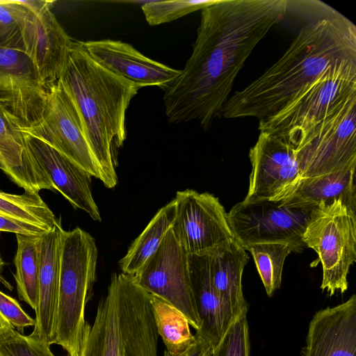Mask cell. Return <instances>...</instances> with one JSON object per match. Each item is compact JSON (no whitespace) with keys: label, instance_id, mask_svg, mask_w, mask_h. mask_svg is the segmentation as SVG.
Wrapping results in <instances>:
<instances>
[{"label":"cell","instance_id":"cell-26","mask_svg":"<svg viewBox=\"0 0 356 356\" xmlns=\"http://www.w3.org/2000/svg\"><path fill=\"white\" fill-rule=\"evenodd\" d=\"M0 215L30 222L50 230L57 219L39 193L10 194L0 191Z\"/></svg>","mask_w":356,"mask_h":356},{"label":"cell","instance_id":"cell-25","mask_svg":"<svg viewBox=\"0 0 356 356\" xmlns=\"http://www.w3.org/2000/svg\"><path fill=\"white\" fill-rule=\"evenodd\" d=\"M149 296L156 330L165 345V350L170 354L184 350L195 339L188 319L165 300L152 294Z\"/></svg>","mask_w":356,"mask_h":356},{"label":"cell","instance_id":"cell-9","mask_svg":"<svg viewBox=\"0 0 356 356\" xmlns=\"http://www.w3.org/2000/svg\"><path fill=\"white\" fill-rule=\"evenodd\" d=\"M313 209L290 207L282 200H243L230 209L227 219L243 247L280 242L292 245L300 252L305 247L302 235Z\"/></svg>","mask_w":356,"mask_h":356},{"label":"cell","instance_id":"cell-35","mask_svg":"<svg viewBox=\"0 0 356 356\" xmlns=\"http://www.w3.org/2000/svg\"><path fill=\"white\" fill-rule=\"evenodd\" d=\"M15 329L13 325L0 314V334Z\"/></svg>","mask_w":356,"mask_h":356},{"label":"cell","instance_id":"cell-12","mask_svg":"<svg viewBox=\"0 0 356 356\" xmlns=\"http://www.w3.org/2000/svg\"><path fill=\"white\" fill-rule=\"evenodd\" d=\"M47 89L42 120L35 127L22 131L46 142L102 181V170L74 103L59 81Z\"/></svg>","mask_w":356,"mask_h":356},{"label":"cell","instance_id":"cell-23","mask_svg":"<svg viewBox=\"0 0 356 356\" xmlns=\"http://www.w3.org/2000/svg\"><path fill=\"white\" fill-rule=\"evenodd\" d=\"M176 214L173 199L161 207L141 234L133 241L119 261L122 273L133 275L156 250L165 233L172 227Z\"/></svg>","mask_w":356,"mask_h":356},{"label":"cell","instance_id":"cell-19","mask_svg":"<svg viewBox=\"0 0 356 356\" xmlns=\"http://www.w3.org/2000/svg\"><path fill=\"white\" fill-rule=\"evenodd\" d=\"M63 232L57 220L40 237L38 300L35 325L29 335L50 346L56 329Z\"/></svg>","mask_w":356,"mask_h":356},{"label":"cell","instance_id":"cell-29","mask_svg":"<svg viewBox=\"0 0 356 356\" xmlns=\"http://www.w3.org/2000/svg\"><path fill=\"white\" fill-rule=\"evenodd\" d=\"M50 346L15 329L0 334V356H55Z\"/></svg>","mask_w":356,"mask_h":356},{"label":"cell","instance_id":"cell-13","mask_svg":"<svg viewBox=\"0 0 356 356\" xmlns=\"http://www.w3.org/2000/svg\"><path fill=\"white\" fill-rule=\"evenodd\" d=\"M172 229L188 254H208L235 239L218 198L192 189L177 191Z\"/></svg>","mask_w":356,"mask_h":356},{"label":"cell","instance_id":"cell-31","mask_svg":"<svg viewBox=\"0 0 356 356\" xmlns=\"http://www.w3.org/2000/svg\"><path fill=\"white\" fill-rule=\"evenodd\" d=\"M27 10L22 1H0V46L20 33Z\"/></svg>","mask_w":356,"mask_h":356},{"label":"cell","instance_id":"cell-32","mask_svg":"<svg viewBox=\"0 0 356 356\" xmlns=\"http://www.w3.org/2000/svg\"><path fill=\"white\" fill-rule=\"evenodd\" d=\"M0 314L22 334L26 327L35 325V318L26 314L15 298L1 291Z\"/></svg>","mask_w":356,"mask_h":356},{"label":"cell","instance_id":"cell-28","mask_svg":"<svg viewBox=\"0 0 356 356\" xmlns=\"http://www.w3.org/2000/svg\"><path fill=\"white\" fill-rule=\"evenodd\" d=\"M218 0H175L140 1L147 22L156 26L172 22L195 11L202 10Z\"/></svg>","mask_w":356,"mask_h":356},{"label":"cell","instance_id":"cell-34","mask_svg":"<svg viewBox=\"0 0 356 356\" xmlns=\"http://www.w3.org/2000/svg\"><path fill=\"white\" fill-rule=\"evenodd\" d=\"M193 341L183 351L170 354L166 350L163 356H211L214 347L207 339L195 333Z\"/></svg>","mask_w":356,"mask_h":356},{"label":"cell","instance_id":"cell-7","mask_svg":"<svg viewBox=\"0 0 356 356\" xmlns=\"http://www.w3.org/2000/svg\"><path fill=\"white\" fill-rule=\"evenodd\" d=\"M302 241L321 263L322 291L330 296L337 291L343 293L356 261V212L340 199L319 204L311 213Z\"/></svg>","mask_w":356,"mask_h":356},{"label":"cell","instance_id":"cell-17","mask_svg":"<svg viewBox=\"0 0 356 356\" xmlns=\"http://www.w3.org/2000/svg\"><path fill=\"white\" fill-rule=\"evenodd\" d=\"M301 356H356V296L312 318Z\"/></svg>","mask_w":356,"mask_h":356},{"label":"cell","instance_id":"cell-24","mask_svg":"<svg viewBox=\"0 0 356 356\" xmlns=\"http://www.w3.org/2000/svg\"><path fill=\"white\" fill-rule=\"evenodd\" d=\"M41 235L17 234V251L13 259L19 298L34 310L38 300Z\"/></svg>","mask_w":356,"mask_h":356},{"label":"cell","instance_id":"cell-33","mask_svg":"<svg viewBox=\"0 0 356 356\" xmlns=\"http://www.w3.org/2000/svg\"><path fill=\"white\" fill-rule=\"evenodd\" d=\"M0 232L40 235L47 231L36 225L0 215Z\"/></svg>","mask_w":356,"mask_h":356},{"label":"cell","instance_id":"cell-20","mask_svg":"<svg viewBox=\"0 0 356 356\" xmlns=\"http://www.w3.org/2000/svg\"><path fill=\"white\" fill-rule=\"evenodd\" d=\"M188 259L194 300L202 322L195 333L209 339L215 348L236 318L213 286L209 254H188Z\"/></svg>","mask_w":356,"mask_h":356},{"label":"cell","instance_id":"cell-8","mask_svg":"<svg viewBox=\"0 0 356 356\" xmlns=\"http://www.w3.org/2000/svg\"><path fill=\"white\" fill-rule=\"evenodd\" d=\"M293 147L301 179L355 169L356 97L309 130Z\"/></svg>","mask_w":356,"mask_h":356},{"label":"cell","instance_id":"cell-2","mask_svg":"<svg viewBox=\"0 0 356 356\" xmlns=\"http://www.w3.org/2000/svg\"><path fill=\"white\" fill-rule=\"evenodd\" d=\"M356 58V26L330 8L303 26L284 54L224 105L225 118L274 115L337 63Z\"/></svg>","mask_w":356,"mask_h":356},{"label":"cell","instance_id":"cell-11","mask_svg":"<svg viewBox=\"0 0 356 356\" xmlns=\"http://www.w3.org/2000/svg\"><path fill=\"white\" fill-rule=\"evenodd\" d=\"M47 90L24 51L20 33L0 46V105L21 130L42 120Z\"/></svg>","mask_w":356,"mask_h":356},{"label":"cell","instance_id":"cell-5","mask_svg":"<svg viewBox=\"0 0 356 356\" xmlns=\"http://www.w3.org/2000/svg\"><path fill=\"white\" fill-rule=\"evenodd\" d=\"M97 248L94 238L79 227L64 230L56 329L52 344L67 356H81L90 325L86 305L96 277Z\"/></svg>","mask_w":356,"mask_h":356},{"label":"cell","instance_id":"cell-16","mask_svg":"<svg viewBox=\"0 0 356 356\" xmlns=\"http://www.w3.org/2000/svg\"><path fill=\"white\" fill-rule=\"evenodd\" d=\"M83 44L87 53L97 63L140 88L158 86L164 90L181 73V70L154 60L131 44L120 40H88L83 42Z\"/></svg>","mask_w":356,"mask_h":356},{"label":"cell","instance_id":"cell-1","mask_svg":"<svg viewBox=\"0 0 356 356\" xmlns=\"http://www.w3.org/2000/svg\"><path fill=\"white\" fill-rule=\"evenodd\" d=\"M287 0H218L201 10L193 51L163 90L170 123L198 121L209 129L221 116L234 81L250 54L282 21Z\"/></svg>","mask_w":356,"mask_h":356},{"label":"cell","instance_id":"cell-18","mask_svg":"<svg viewBox=\"0 0 356 356\" xmlns=\"http://www.w3.org/2000/svg\"><path fill=\"white\" fill-rule=\"evenodd\" d=\"M31 151L47 172L55 190L90 218L101 221L91 191V175L81 166L42 140L22 131Z\"/></svg>","mask_w":356,"mask_h":356},{"label":"cell","instance_id":"cell-21","mask_svg":"<svg viewBox=\"0 0 356 356\" xmlns=\"http://www.w3.org/2000/svg\"><path fill=\"white\" fill-rule=\"evenodd\" d=\"M209 254L210 277L216 291L236 319L246 316L248 305L242 290V275L249 256L236 240L225 243Z\"/></svg>","mask_w":356,"mask_h":356},{"label":"cell","instance_id":"cell-36","mask_svg":"<svg viewBox=\"0 0 356 356\" xmlns=\"http://www.w3.org/2000/svg\"><path fill=\"white\" fill-rule=\"evenodd\" d=\"M3 266H4V261H3V259H1V257L0 256V274L3 270ZM0 281H3V279H1V275H0Z\"/></svg>","mask_w":356,"mask_h":356},{"label":"cell","instance_id":"cell-15","mask_svg":"<svg viewBox=\"0 0 356 356\" xmlns=\"http://www.w3.org/2000/svg\"><path fill=\"white\" fill-rule=\"evenodd\" d=\"M27 8L20 35L25 52L48 87L58 81L73 40L51 11V8Z\"/></svg>","mask_w":356,"mask_h":356},{"label":"cell","instance_id":"cell-27","mask_svg":"<svg viewBox=\"0 0 356 356\" xmlns=\"http://www.w3.org/2000/svg\"><path fill=\"white\" fill-rule=\"evenodd\" d=\"M243 248L251 253L266 292L272 296L281 285L286 258L291 252H297L296 248L280 242L251 243Z\"/></svg>","mask_w":356,"mask_h":356},{"label":"cell","instance_id":"cell-6","mask_svg":"<svg viewBox=\"0 0 356 356\" xmlns=\"http://www.w3.org/2000/svg\"><path fill=\"white\" fill-rule=\"evenodd\" d=\"M356 97V58L343 60L302 90L278 112L259 120V130L291 145Z\"/></svg>","mask_w":356,"mask_h":356},{"label":"cell","instance_id":"cell-14","mask_svg":"<svg viewBox=\"0 0 356 356\" xmlns=\"http://www.w3.org/2000/svg\"><path fill=\"white\" fill-rule=\"evenodd\" d=\"M249 158L252 171L244 201L284 200L301 179L295 148L280 137L260 132Z\"/></svg>","mask_w":356,"mask_h":356},{"label":"cell","instance_id":"cell-22","mask_svg":"<svg viewBox=\"0 0 356 356\" xmlns=\"http://www.w3.org/2000/svg\"><path fill=\"white\" fill-rule=\"evenodd\" d=\"M355 169L301 179L293 192L282 200L285 204L298 208L314 209L322 203L341 200L356 210Z\"/></svg>","mask_w":356,"mask_h":356},{"label":"cell","instance_id":"cell-4","mask_svg":"<svg viewBox=\"0 0 356 356\" xmlns=\"http://www.w3.org/2000/svg\"><path fill=\"white\" fill-rule=\"evenodd\" d=\"M158 337L149 293L130 275L115 273L81 356H157Z\"/></svg>","mask_w":356,"mask_h":356},{"label":"cell","instance_id":"cell-3","mask_svg":"<svg viewBox=\"0 0 356 356\" xmlns=\"http://www.w3.org/2000/svg\"><path fill=\"white\" fill-rule=\"evenodd\" d=\"M58 81L79 113L107 188L116 186L115 152L127 138L126 112L140 88L107 70L73 40Z\"/></svg>","mask_w":356,"mask_h":356},{"label":"cell","instance_id":"cell-10","mask_svg":"<svg viewBox=\"0 0 356 356\" xmlns=\"http://www.w3.org/2000/svg\"><path fill=\"white\" fill-rule=\"evenodd\" d=\"M130 276L148 293L162 298L182 312L196 331L201 328L190 279L188 254L172 227L154 254Z\"/></svg>","mask_w":356,"mask_h":356},{"label":"cell","instance_id":"cell-30","mask_svg":"<svg viewBox=\"0 0 356 356\" xmlns=\"http://www.w3.org/2000/svg\"><path fill=\"white\" fill-rule=\"evenodd\" d=\"M250 353L248 324L243 316L230 325L211 356H250Z\"/></svg>","mask_w":356,"mask_h":356}]
</instances>
